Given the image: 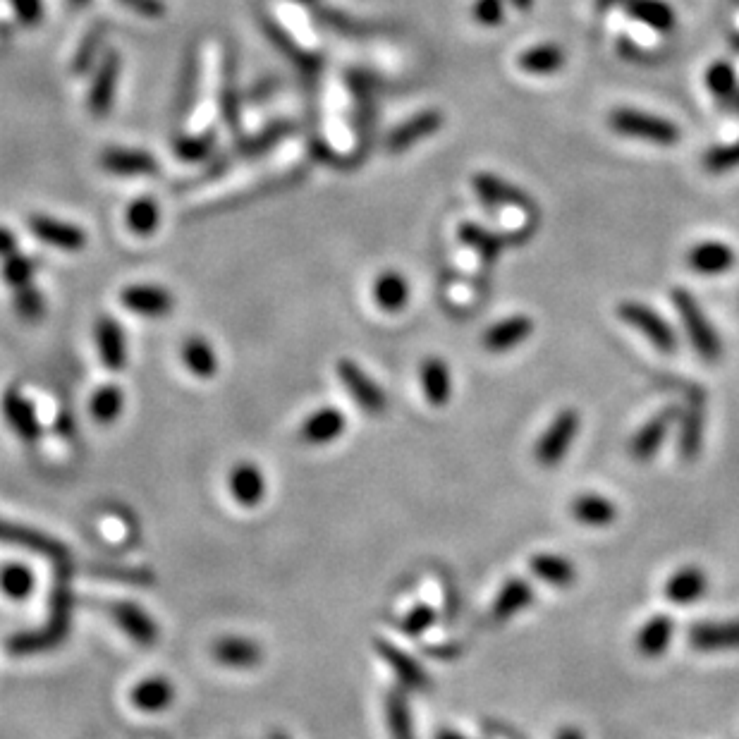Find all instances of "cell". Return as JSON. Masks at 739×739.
<instances>
[{"label": "cell", "mask_w": 739, "mask_h": 739, "mask_svg": "<svg viewBox=\"0 0 739 739\" xmlns=\"http://www.w3.org/2000/svg\"><path fill=\"white\" fill-rule=\"evenodd\" d=\"M307 149H302L299 142H290L285 151L271 156V161L259 170H242L232 177H223L216 185H206L197 194L199 206H221L225 201H242L254 197V194L264 192L268 187H283L287 182H295L304 175L302 161Z\"/></svg>", "instance_id": "cell-1"}, {"label": "cell", "mask_w": 739, "mask_h": 739, "mask_svg": "<svg viewBox=\"0 0 739 739\" xmlns=\"http://www.w3.org/2000/svg\"><path fill=\"white\" fill-rule=\"evenodd\" d=\"M70 615H72V594L65 584H58L53 591V603H51V618L39 632H27L17 634L15 639H10L8 651L17 653V656H32V653H41L58 646L60 641L67 637L70 632Z\"/></svg>", "instance_id": "cell-2"}, {"label": "cell", "mask_w": 739, "mask_h": 739, "mask_svg": "<svg viewBox=\"0 0 739 739\" xmlns=\"http://www.w3.org/2000/svg\"><path fill=\"white\" fill-rule=\"evenodd\" d=\"M352 106H347L342 89L331 87L326 96V111H323V151L338 158V161H347L357 154V130L350 118Z\"/></svg>", "instance_id": "cell-3"}, {"label": "cell", "mask_w": 739, "mask_h": 739, "mask_svg": "<svg viewBox=\"0 0 739 739\" xmlns=\"http://www.w3.org/2000/svg\"><path fill=\"white\" fill-rule=\"evenodd\" d=\"M673 297H675L677 314H680V319L684 323V331H687L689 340H692L694 350L701 354L704 362H718L720 354H723V347H720L718 333L713 331V326L708 323L699 304H696V299L684 290H677Z\"/></svg>", "instance_id": "cell-4"}, {"label": "cell", "mask_w": 739, "mask_h": 739, "mask_svg": "<svg viewBox=\"0 0 739 739\" xmlns=\"http://www.w3.org/2000/svg\"><path fill=\"white\" fill-rule=\"evenodd\" d=\"M122 60L118 51H106L99 65L91 72V84L87 91V108L94 118H108L118 96Z\"/></svg>", "instance_id": "cell-5"}, {"label": "cell", "mask_w": 739, "mask_h": 739, "mask_svg": "<svg viewBox=\"0 0 739 739\" xmlns=\"http://www.w3.org/2000/svg\"><path fill=\"white\" fill-rule=\"evenodd\" d=\"M579 426H582V417H579L577 409H563V412L551 421V426L543 431L541 441L536 443L534 450L536 462H539L541 467H555V464L563 462L567 450H570L574 438H577Z\"/></svg>", "instance_id": "cell-6"}, {"label": "cell", "mask_w": 739, "mask_h": 739, "mask_svg": "<svg viewBox=\"0 0 739 739\" xmlns=\"http://www.w3.org/2000/svg\"><path fill=\"white\" fill-rule=\"evenodd\" d=\"M610 125L618 134H625V137H634V139H644V142H653V144H675L680 139V130L673 125V122L656 118V115H646L639 111H629V108H620L610 115Z\"/></svg>", "instance_id": "cell-7"}, {"label": "cell", "mask_w": 739, "mask_h": 739, "mask_svg": "<svg viewBox=\"0 0 739 739\" xmlns=\"http://www.w3.org/2000/svg\"><path fill=\"white\" fill-rule=\"evenodd\" d=\"M292 130H295V125H292L290 120L273 122L271 127H266V130H261L259 134H252V137H244L242 142H237L230 151H225V154L218 158L216 163H213V168H216L218 175H223V170L228 166H232V163L254 161V158H261L264 154H268L273 146H278L280 142H283V139L290 137Z\"/></svg>", "instance_id": "cell-8"}, {"label": "cell", "mask_w": 739, "mask_h": 739, "mask_svg": "<svg viewBox=\"0 0 739 739\" xmlns=\"http://www.w3.org/2000/svg\"><path fill=\"white\" fill-rule=\"evenodd\" d=\"M335 371H338L342 386L347 388V393L352 395V400L357 402L364 412L381 414L383 409L388 407V398L386 393H383V388H378L376 383L371 381V376L366 374L362 366L354 364L352 359H340Z\"/></svg>", "instance_id": "cell-9"}, {"label": "cell", "mask_w": 739, "mask_h": 739, "mask_svg": "<svg viewBox=\"0 0 739 739\" xmlns=\"http://www.w3.org/2000/svg\"><path fill=\"white\" fill-rule=\"evenodd\" d=\"M618 314L622 321L637 328L639 333H644L656 350L675 352L677 338H675L673 328H670L668 323L656 314V311L644 307V304H639V302H622L618 307Z\"/></svg>", "instance_id": "cell-10"}, {"label": "cell", "mask_w": 739, "mask_h": 739, "mask_svg": "<svg viewBox=\"0 0 739 739\" xmlns=\"http://www.w3.org/2000/svg\"><path fill=\"white\" fill-rule=\"evenodd\" d=\"M29 230L36 240H41L48 247L60 249V252H82L87 247V232H84L79 225L75 223H67L60 221V218L53 216H32L29 218Z\"/></svg>", "instance_id": "cell-11"}, {"label": "cell", "mask_w": 739, "mask_h": 739, "mask_svg": "<svg viewBox=\"0 0 739 739\" xmlns=\"http://www.w3.org/2000/svg\"><path fill=\"white\" fill-rule=\"evenodd\" d=\"M443 127V113L441 111H421L412 118L402 122V125L395 127L393 132L388 134V151L390 154H405V151L412 149L414 144L424 142L429 139Z\"/></svg>", "instance_id": "cell-12"}, {"label": "cell", "mask_w": 739, "mask_h": 739, "mask_svg": "<svg viewBox=\"0 0 739 739\" xmlns=\"http://www.w3.org/2000/svg\"><path fill=\"white\" fill-rule=\"evenodd\" d=\"M120 302L127 311L149 316V319L166 316L175 307V297L170 295L166 287L158 285H127L120 292Z\"/></svg>", "instance_id": "cell-13"}, {"label": "cell", "mask_w": 739, "mask_h": 739, "mask_svg": "<svg viewBox=\"0 0 739 739\" xmlns=\"http://www.w3.org/2000/svg\"><path fill=\"white\" fill-rule=\"evenodd\" d=\"M101 168L120 177H149L158 173V161L142 149H125V146H108L99 158Z\"/></svg>", "instance_id": "cell-14"}, {"label": "cell", "mask_w": 739, "mask_h": 739, "mask_svg": "<svg viewBox=\"0 0 739 739\" xmlns=\"http://www.w3.org/2000/svg\"><path fill=\"white\" fill-rule=\"evenodd\" d=\"M689 644L692 649L706 653L739 651V620L696 622L689 629Z\"/></svg>", "instance_id": "cell-15"}, {"label": "cell", "mask_w": 739, "mask_h": 739, "mask_svg": "<svg viewBox=\"0 0 739 739\" xmlns=\"http://www.w3.org/2000/svg\"><path fill=\"white\" fill-rule=\"evenodd\" d=\"M677 417H680V412L673 407V409H663L661 414H656L651 421H646V424L639 429L637 436L632 438V443H629V453H632L634 460H639V462L651 460V457L656 455V450L663 445L668 431L675 426Z\"/></svg>", "instance_id": "cell-16"}, {"label": "cell", "mask_w": 739, "mask_h": 739, "mask_svg": "<svg viewBox=\"0 0 739 739\" xmlns=\"http://www.w3.org/2000/svg\"><path fill=\"white\" fill-rule=\"evenodd\" d=\"M374 644H376L378 656L388 663V668L398 675V680L405 684L407 689H419V692L429 689V684H431L429 675H426V670L421 668V665L414 661L407 651H402L400 646H393L386 639H376Z\"/></svg>", "instance_id": "cell-17"}, {"label": "cell", "mask_w": 739, "mask_h": 739, "mask_svg": "<svg viewBox=\"0 0 739 739\" xmlns=\"http://www.w3.org/2000/svg\"><path fill=\"white\" fill-rule=\"evenodd\" d=\"M111 618L118 622V627L127 634L132 641H137L139 646H151L158 639V627L156 622L144 613L142 608L134 606V603H111L108 606Z\"/></svg>", "instance_id": "cell-18"}, {"label": "cell", "mask_w": 739, "mask_h": 739, "mask_svg": "<svg viewBox=\"0 0 739 739\" xmlns=\"http://www.w3.org/2000/svg\"><path fill=\"white\" fill-rule=\"evenodd\" d=\"M347 419L338 407H321L304 421L299 438L309 445H328L345 433Z\"/></svg>", "instance_id": "cell-19"}, {"label": "cell", "mask_w": 739, "mask_h": 739, "mask_svg": "<svg viewBox=\"0 0 739 739\" xmlns=\"http://www.w3.org/2000/svg\"><path fill=\"white\" fill-rule=\"evenodd\" d=\"M3 414L5 421L10 424V429L22 438L24 443H36L41 436V424L36 419L34 407L29 405V400L24 398L20 390L10 388L3 398Z\"/></svg>", "instance_id": "cell-20"}, {"label": "cell", "mask_w": 739, "mask_h": 739, "mask_svg": "<svg viewBox=\"0 0 739 739\" xmlns=\"http://www.w3.org/2000/svg\"><path fill=\"white\" fill-rule=\"evenodd\" d=\"M230 493L242 508H256L266 496V479L252 462H240L230 472Z\"/></svg>", "instance_id": "cell-21"}, {"label": "cell", "mask_w": 739, "mask_h": 739, "mask_svg": "<svg viewBox=\"0 0 739 739\" xmlns=\"http://www.w3.org/2000/svg\"><path fill=\"white\" fill-rule=\"evenodd\" d=\"M706 591H708V574L701 570V567L689 565L677 570L673 577L665 582L663 594L670 603H675V606H687V603L699 601Z\"/></svg>", "instance_id": "cell-22"}, {"label": "cell", "mask_w": 739, "mask_h": 739, "mask_svg": "<svg viewBox=\"0 0 739 739\" xmlns=\"http://www.w3.org/2000/svg\"><path fill=\"white\" fill-rule=\"evenodd\" d=\"M96 347H99L101 362L111 371H120L127 364V347H125V333L118 326V321L111 316H101L94 328Z\"/></svg>", "instance_id": "cell-23"}, {"label": "cell", "mask_w": 739, "mask_h": 739, "mask_svg": "<svg viewBox=\"0 0 739 739\" xmlns=\"http://www.w3.org/2000/svg\"><path fill=\"white\" fill-rule=\"evenodd\" d=\"M213 658L225 668H237L247 670L261 663L264 651L259 649V644L252 639L244 637H223L213 644Z\"/></svg>", "instance_id": "cell-24"}, {"label": "cell", "mask_w": 739, "mask_h": 739, "mask_svg": "<svg viewBox=\"0 0 739 739\" xmlns=\"http://www.w3.org/2000/svg\"><path fill=\"white\" fill-rule=\"evenodd\" d=\"M534 333V323L527 316H510L496 323L484 333V347L488 352H510L522 345Z\"/></svg>", "instance_id": "cell-25"}, {"label": "cell", "mask_w": 739, "mask_h": 739, "mask_svg": "<svg viewBox=\"0 0 739 739\" xmlns=\"http://www.w3.org/2000/svg\"><path fill=\"white\" fill-rule=\"evenodd\" d=\"M371 297H374L376 307L386 314H398L407 307L409 302V283L407 278L398 271H386L374 280L371 287Z\"/></svg>", "instance_id": "cell-26"}, {"label": "cell", "mask_w": 739, "mask_h": 739, "mask_svg": "<svg viewBox=\"0 0 739 739\" xmlns=\"http://www.w3.org/2000/svg\"><path fill=\"white\" fill-rule=\"evenodd\" d=\"M175 687L166 677H146L130 692V701L134 708L144 713H161L173 704Z\"/></svg>", "instance_id": "cell-27"}, {"label": "cell", "mask_w": 739, "mask_h": 739, "mask_svg": "<svg viewBox=\"0 0 739 739\" xmlns=\"http://www.w3.org/2000/svg\"><path fill=\"white\" fill-rule=\"evenodd\" d=\"M570 515L584 527H608L618 519V505L596 493H584L572 500Z\"/></svg>", "instance_id": "cell-28"}, {"label": "cell", "mask_w": 739, "mask_h": 739, "mask_svg": "<svg viewBox=\"0 0 739 739\" xmlns=\"http://www.w3.org/2000/svg\"><path fill=\"white\" fill-rule=\"evenodd\" d=\"M531 601H534V589H531L527 579H510V582L503 584V589L498 591L496 601H493L491 620L505 622V620L515 618V615L522 613Z\"/></svg>", "instance_id": "cell-29"}, {"label": "cell", "mask_w": 739, "mask_h": 739, "mask_svg": "<svg viewBox=\"0 0 739 739\" xmlns=\"http://www.w3.org/2000/svg\"><path fill=\"white\" fill-rule=\"evenodd\" d=\"M421 388H424L426 400L433 407H445L453 395V381H450V369L443 359L429 357L421 364Z\"/></svg>", "instance_id": "cell-30"}, {"label": "cell", "mask_w": 739, "mask_h": 739, "mask_svg": "<svg viewBox=\"0 0 739 739\" xmlns=\"http://www.w3.org/2000/svg\"><path fill=\"white\" fill-rule=\"evenodd\" d=\"M687 261L696 273L716 276V273L730 271L732 264H735V252L723 242H701L689 252Z\"/></svg>", "instance_id": "cell-31"}, {"label": "cell", "mask_w": 739, "mask_h": 739, "mask_svg": "<svg viewBox=\"0 0 739 739\" xmlns=\"http://www.w3.org/2000/svg\"><path fill=\"white\" fill-rule=\"evenodd\" d=\"M675 634V620L670 615H656L639 629L637 651L644 658H658L668 651Z\"/></svg>", "instance_id": "cell-32"}, {"label": "cell", "mask_w": 739, "mask_h": 739, "mask_svg": "<svg viewBox=\"0 0 739 739\" xmlns=\"http://www.w3.org/2000/svg\"><path fill=\"white\" fill-rule=\"evenodd\" d=\"M0 541L20 543V546L32 548V551L46 555V558L56 560V563H63V560L67 558L65 548L60 546L58 541H53L51 536H44V534H39V531H32V529L15 527V524H8V522H0Z\"/></svg>", "instance_id": "cell-33"}, {"label": "cell", "mask_w": 739, "mask_h": 739, "mask_svg": "<svg viewBox=\"0 0 739 739\" xmlns=\"http://www.w3.org/2000/svg\"><path fill=\"white\" fill-rule=\"evenodd\" d=\"M182 364L199 378H211L218 371V354L213 350V345L206 338L192 335L182 345Z\"/></svg>", "instance_id": "cell-34"}, {"label": "cell", "mask_w": 739, "mask_h": 739, "mask_svg": "<svg viewBox=\"0 0 739 739\" xmlns=\"http://www.w3.org/2000/svg\"><path fill=\"white\" fill-rule=\"evenodd\" d=\"M103 41H106V27L103 24H96L84 34V39L75 48V56H72V72L75 75L84 77L94 72V67L99 65L103 53H106L103 51Z\"/></svg>", "instance_id": "cell-35"}, {"label": "cell", "mask_w": 739, "mask_h": 739, "mask_svg": "<svg viewBox=\"0 0 739 739\" xmlns=\"http://www.w3.org/2000/svg\"><path fill=\"white\" fill-rule=\"evenodd\" d=\"M125 225L132 235L151 237L161 225V209L154 197L134 199L125 211Z\"/></svg>", "instance_id": "cell-36"}, {"label": "cell", "mask_w": 739, "mask_h": 739, "mask_svg": "<svg viewBox=\"0 0 739 739\" xmlns=\"http://www.w3.org/2000/svg\"><path fill=\"white\" fill-rule=\"evenodd\" d=\"M498 225L503 228L505 240L519 242L524 237H529L531 230H534V213L529 211L527 201L498 206Z\"/></svg>", "instance_id": "cell-37"}, {"label": "cell", "mask_w": 739, "mask_h": 739, "mask_svg": "<svg viewBox=\"0 0 739 739\" xmlns=\"http://www.w3.org/2000/svg\"><path fill=\"white\" fill-rule=\"evenodd\" d=\"M517 63L529 75H553V72H558L565 65V53L560 46L543 44L524 51Z\"/></svg>", "instance_id": "cell-38"}, {"label": "cell", "mask_w": 739, "mask_h": 739, "mask_svg": "<svg viewBox=\"0 0 739 739\" xmlns=\"http://www.w3.org/2000/svg\"><path fill=\"white\" fill-rule=\"evenodd\" d=\"M529 565H531V572H534L539 579H543L546 584L570 586L574 579H577L574 565L570 563V560H565L563 555H551V553L534 555Z\"/></svg>", "instance_id": "cell-39"}, {"label": "cell", "mask_w": 739, "mask_h": 739, "mask_svg": "<svg viewBox=\"0 0 739 739\" xmlns=\"http://www.w3.org/2000/svg\"><path fill=\"white\" fill-rule=\"evenodd\" d=\"M474 189L488 206H496V209L505 204H519V201H527V197H524L517 187H512L508 185V182L500 180V177L488 175V173H481L474 177Z\"/></svg>", "instance_id": "cell-40"}, {"label": "cell", "mask_w": 739, "mask_h": 739, "mask_svg": "<svg viewBox=\"0 0 739 739\" xmlns=\"http://www.w3.org/2000/svg\"><path fill=\"white\" fill-rule=\"evenodd\" d=\"M216 149V130L213 132H182L175 139V154L185 163L206 161Z\"/></svg>", "instance_id": "cell-41"}, {"label": "cell", "mask_w": 739, "mask_h": 739, "mask_svg": "<svg viewBox=\"0 0 739 739\" xmlns=\"http://www.w3.org/2000/svg\"><path fill=\"white\" fill-rule=\"evenodd\" d=\"M218 103H221V115L225 118V122L237 130L240 127V94H237V84H235V65H232V58L225 56L223 58V77H221V91H218Z\"/></svg>", "instance_id": "cell-42"}, {"label": "cell", "mask_w": 739, "mask_h": 739, "mask_svg": "<svg viewBox=\"0 0 739 739\" xmlns=\"http://www.w3.org/2000/svg\"><path fill=\"white\" fill-rule=\"evenodd\" d=\"M122 407H125V393H122L118 386L99 388L94 395H91V402H89L91 419L103 426L113 424V421L120 417Z\"/></svg>", "instance_id": "cell-43"}, {"label": "cell", "mask_w": 739, "mask_h": 739, "mask_svg": "<svg viewBox=\"0 0 739 739\" xmlns=\"http://www.w3.org/2000/svg\"><path fill=\"white\" fill-rule=\"evenodd\" d=\"M460 240H462V244H467L469 249H474L476 254L484 256L488 264L496 259V256L500 254V249H503V244L508 242L503 235H496V232L484 230V228H479V225H472V223L462 225Z\"/></svg>", "instance_id": "cell-44"}, {"label": "cell", "mask_w": 739, "mask_h": 739, "mask_svg": "<svg viewBox=\"0 0 739 739\" xmlns=\"http://www.w3.org/2000/svg\"><path fill=\"white\" fill-rule=\"evenodd\" d=\"M386 718L390 739H417L412 725V713H409L405 696L400 692L386 696Z\"/></svg>", "instance_id": "cell-45"}, {"label": "cell", "mask_w": 739, "mask_h": 739, "mask_svg": "<svg viewBox=\"0 0 739 739\" xmlns=\"http://www.w3.org/2000/svg\"><path fill=\"white\" fill-rule=\"evenodd\" d=\"M701 433H704V407H701V398L694 400V407L684 414V429L680 450L684 460H694L701 450Z\"/></svg>", "instance_id": "cell-46"}, {"label": "cell", "mask_w": 739, "mask_h": 739, "mask_svg": "<svg viewBox=\"0 0 739 739\" xmlns=\"http://www.w3.org/2000/svg\"><path fill=\"white\" fill-rule=\"evenodd\" d=\"M632 15L637 17L639 22L658 29V32H665V29L673 27L675 22L673 10L665 3H661V0H632Z\"/></svg>", "instance_id": "cell-47"}, {"label": "cell", "mask_w": 739, "mask_h": 739, "mask_svg": "<svg viewBox=\"0 0 739 739\" xmlns=\"http://www.w3.org/2000/svg\"><path fill=\"white\" fill-rule=\"evenodd\" d=\"M0 589L10 598H27L34 589V574L24 565H8L0 572Z\"/></svg>", "instance_id": "cell-48"}, {"label": "cell", "mask_w": 739, "mask_h": 739, "mask_svg": "<svg viewBox=\"0 0 739 739\" xmlns=\"http://www.w3.org/2000/svg\"><path fill=\"white\" fill-rule=\"evenodd\" d=\"M39 264L32 259V256H24V254H10L3 264V280L10 287H24V285H32V278L36 273Z\"/></svg>", "instance_id": "cell-49"}, {"label": "cell", "mask_w": 739, "mask_h": 739, "mask_svg": "<svg viewBox=\"0 0 739 739\" xmlns=\"http://www.w3.org/2000/svg\"><path fill=\"white\" fill-rule=\"evenodd\" d=\"M706 84L718 99L730 101L737 94V72L728 63H716L706 72Z\"/></svg>", "instance_id": "cell-50"}, {"label": "cell", "mask_w": 739, "mask_h": 739, "mask_svg": "<svg viewBox=\"0 0 739 739\" xmlns=\"http://www.w3.org/2000/svg\"><path fill=\"white\" fill-rule=\"evenodd\" d=\"M44 295L36 290L34 285H24L17 287V295H15V311L27 321H36L44 316Z\"/></svg>", "instance_id": "cell-51"}, {"label": "cell", "mask_w": 739, "mask_h": 739, "mask_svg": "<svg viewBox=\"0 0 739 739\" xmlns=\"http://www.w3.org/2000/svg\"><path fill=\"white\" fill-rule=\"evenodd\" d=\"M12 20L22 27H39L44 22V0H8Z\"/></svg>", "instance_id": "cell-52"}, {"label": "cell", "mask_w": 739, "mask_h": 739, "mask_svg": "<svg viewBox=\"0 0 739 739\" xmlns=\"http://www.w3.org/2000/svg\"><path fill=\"white\" fill-rule=\"evenodd\" d=\"M704 166L711 170V173H725V170H732L739 166V142L730 144V146H718V149L708 151L704 158Z\"/></svg>", "instance_id": "cell-53"}, {"label": "cell", "mask_w": 739, "mask_h": 739, "mask_svg": "<svg viewBox=\"0 0 739 739\" xmlns=\"http://www.w3.org/2000/svg\"><path fill=\"white\" fill-rule=\"evenodd\" d=\"M433 622H436V610L431 606H417L412 613H407V618L402 620V632L409 637H419L421 632H426Z\"/></svg>", "instance_id": "cell-54"}, {"label": "cell", "mask_w": 739, "mask_h": 739, "mask_svg": "<svg viewBox=\"0 0 739 739\" xmlns=\"http://www.w3.org/2000/svg\"><path fill=\"white\" fill-rule=\"evenodd\" d=\"M472 15L484 27H496L503 22V0H476Z\"/></svg>", "instance_id": "cell-55"}, {"label": "cell", "mask_w": 739, "mask_h": 739, "mask_svg": "<svg viewBox=\"0 0 739 739\" xmlns=\"http://www.w3.org/2000/svg\"><path fill=\"white\" fill-rule=\"evenodd\" d=\"M118 3L125 5L127 10L146 17V20H161V17H166L168 10L163 0H118Z\"/></svg>", "instance_id": "cell-56"}, {"label": "cell", "mask_w": 739, "mask_h": 739, "mask_svg": "<svg viewBox=\"0 0 739 739\" xmlns=\"http://www.w3.org/2000/svg\"><path fill=\"white\" fill-rule=\"evenodd\" d=\"M15 249H17L15 235H12L10 230L0 228V256H5V259H8L10 254H15Z\"/></svg>", "instance_id": "cell-57"}, {"label": "cell", "mask_w": 739, "mask_h": 739, "mask_svg": "<svg viewBox=\"0 0 739 739\" xmlns=\"http://www.w3.org/2000/svg\"><path fill=\"white\" fill-rule=\"evenodd\" d=\"M555 739H584V732L579 728H563Z\"/></svg>", "instance_id": "cell-58"}, {"label": "cell", "mask_w": 739, "mask_h": 739, "mask_svg": "<svg viewBox=\"0 0 739 739\" xmlns=\"http://www.w3.org/2000/svg\"><path fill=\"white\" fill-rule=\"evenodd\" d=\"M436 739H469V737H464V735H460V732H455V730H441L436 735Z\"/></svg>", "instance_id": "cell-59"}, {"label": "cell", "mask_w": 739, "mask_h": 739, "mask_svg": "<svg viewBox=\"0 0 739 739\" xmlns=\"http://www.w3.org/2000/svg\"><path fill=\"white\" fill-rule=\"evenodd\" d=\"M89 3H91V0H67V5H70V8H75V10L87 8Z\"/></svg>", "instance_id": "cell-60"}, {"label": "cell", "mask_w": 739, "mask_h": 739, "mask_svg": "<svg viewBox=\"0 0 739 739\" xmlns=\"http://www.w3.org/2000/svg\"><path fill=\"white\" fill-rule=\"evenodd\" d=\"M515 3L519 5V8H527V5L531 3V0H515Z\"/></svg>", "instance_id": "cell-61"}, {"label": "cell", "mask_w": 739, "mask_h": 739, "mask_svg": "<svg viewBox=\"0 0 739 739\" xmlns=\"http://www.w3.org/2000/svg\"><path fill=\"white\" fill-rule=\"evenodd\" d=\"M292 3H297V5H309V3H316V0H292Z\"/></svg>", "instance_id": "cell-62"}, {"label": "cell", "mask_w": 739, "mask_h": 739, "mask_svg": "<svg viewBox=\"0 0 739 739\" xmlns=\"http://www.w3.org/2000/svg\"><path fill=\"white\" fill-rule=\"evenodd\" d=\"M271 739H290V737H287V735H283V732H276V735H273Z\"/></svg>", "instance_id": "cell-63"}]
</instances>
